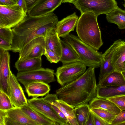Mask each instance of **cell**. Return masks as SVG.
<instances>
[{
  "label": "cell",
  "mask_w": 125,
  "mask_h": 125,
  "mask_svg": "<svg viewBox=\"0 0 125 125\" xmlns=\"http://www.w3.org/2000/svg\"><path fill=\"white\" fill-rule=\"evenodd\" d=\"M114 103L121 110L125 111V95L106 98Z\"/></svg>",
  "instance_id": "4dcf8cb0"
},
{
  "label": "cell",
  "mask_w": 125,
  "mask_h": 125,
  "mask_svg": "<svg viewBox=\"0 0 125 125\" xmlns=\"http://www.w3.org/2000/svg\"><path fill=\"white\" fill-rule=\"evenodd\" d=\"M46 102L52 103L61 110L67 118L68 125H79L74 111V108L58 98L56 94H46L43 98Z\"/></svg>",
  "instance_id": "4fadbf2b"
},
{
  "label": "cell",
  "mask_w": 125,
  "mask_h": 125,
  "mask_svg": "<svg viewBox=\"0 0 125 125\" xmlns=\"http://www.w3.org/2000/svg\"><path fill=\"white\" fill-rule=\"evenodd\" d=\"M124 2H125L123 4V5L124 6V7H125V0H124Z\"/></svg>",
  "instance_id": "bcb514c9"
},
{
  "label": "cell",
  "mask_w": 125,
  "mask_h": 125,
  "mask_svg": "<svg viewBox=\"0 0 125 125\" xmlns=\"http://www.w3.org/2000/svg\"><path fill=\"white\" fill-rule=\"evenodd\" d=\"M122 41L121 39L115 41L103 54L102 60L100 67L99 81L109 73L115 71L112 64V56L114 51L121 44Z\"/></svg>",
  "instance_id": "2e32d148"
},
{
  "label": "cell",
  "mask_w": 125,
  "mask_h": 125,
  "mask_svg": "<svg viewBox=\"0 0 125 125\" xmlns=\"http://www.w3.org/2000/svg\"><path fill=\"white\" fill-rule=\"evenodd\" d=\"M25 0L26 2L28 11L31 8L38 0Z\"/></svg>",
  "instance_id": "60d3db41"
},
{
  "label": "cell",
  "mask_w": 125,
  "mask_h": 125,
  "mask_svg": "<svg viewBox=\"0 0 125 125\" xmlns=\"http://www.w3.org/2000/svg\"><path fill=\"white\" fill-rule=\"evenodd\" d=\"M21 108L31 119L40 125H56L53 122L37 111L28 104Z\"/></svg>",
  "instance_id": "d4e9b609"
},
{
  "label": "cell",
  "mask_w": 125,
  "mask_h": 125,
  "mask_svg": "<svg viewBox=\"0 0 125 125\" xmlns=\"http://www.w3.org/2000/svg\"><path fill=\"white\" fill-rule=\"evenodd\" d=\"M6 111L0 110V125H4V120Z\"/></svg>",
  "instance_id": "b9f144b4"
},
{
  "label": "cell",
  "mask_w": 125,
  "mask_h": 125,
  "mask_svg": "<svg viewBox=\"0 0 125 125\" xmlns=\"http://www.w3.org/2000/svg\"><path fill=\"white\" fill-rule=\"evenodd\" d=\"M54 73L53 69L42 68L32 71L18 72L16 77L18 81L25 86L35 81L42 82L48 84L55 81Z\"/></svg>",
  "instance_id": "ba28073f"
},
{
  "label": "cell",
  "mask_w": 125,
  "mask_h": 125,
  "mask_svg": "<svg viewBox=\"0 0 125 125\" xmlns=\"http://www.w3.org/2000/svg\"><path fill=\"white\" fill-rule=\"evenodd\" d=\"M44 55L51 63H57L60 62V58L49 49H46Z\"/></svg>",
  "instance_id": "d6a6232c"
},
{
  "label": "cell",
  "mask_w": 125,
  "mask_h": 125,
  "mask_svg": "<svg viewBox=\"0 0 125 125\" xmlns=\"http://www.w3.org/2000/svg\"><path fill=\"white\" fill-rule=\"evenodd\" d=\"M0 37L5 40L11 44L12 38V29L0 27Z\"/></svg>",
  "instance_id": "1f68e13d"
},
{
  "label": "cell",
  "mask_w": 125,
  "mask_h": 125,
  "mask_svg": "<svg viewBox=\"0 0 125 125\" xmlns=\"http://www.w3.org/2000/svg\"><path fill=\"white\" fill-rule=\"evenodd\" d=\"M125 85V80L121 72L115 71L99 81L97 85L102 87L120 86Z\"/></svg>",
  "instance_id": "603a6c76"
},
{
  "label": "cell",
  "mask_w": 125,
  "mask_h": 125,
  "mask_svg": "<svg viewBox=\"0 0 125 125\" xmlns=\"http://www.w3.org/2000/svg\"><path fill=\"white\" fill-rule=\"evenodd\" d=\"M95 68L89 67L79 78L57 90L56 94L58 99L74 108L88 104L96 97Z\"/></svg>",
  "instance_id": "7a4b0ae2"
},
{
  "label": "cell",
  "mask_w": 125,
  "mask_h": 125,
  "mask_svg": "<svg viewBox=\"0 0 125 125\" xmlns=\"http://www.w3.org/2000/svg\"><path fill=\"white\" fill-rule=\"evenodd\" d=\"M121 73L122 75H123V77L125 80V71L122 72Z\"/></svg>",
  "instance_id": "ee69618b"
},
{
  "label": "cell",
  "mask_w": 125,
  "mask_h": 125,
  "mask_svg": "<svg viewBox=\"0 0 125 125\" xmlns=\"http://www.w3.org/2000/svg\"><path fill=\"white\" fill-rule=\"evenodd\" d=\"M85 125H94L93 114L91 111L87 118Z\"/></svg>",
  "instance_id": "ab89813d"
},
{
  "label": "cell",
  "mask_w": 125,
  "mask_h": 125,
  "mask_svg": "<svg viewBox=\"0 0 125 125\" xmlns=\"http://www.w3.org/2000/svg\"><path fill=\"white\" fill-rule=\"evenodd\" d=\"M9 89L10 98L15 107L21 108L28 104L27 99L16 77L10 71L9 80Z\"/></svg>",
  "instance_id": "8fae6325"
},
{
  "label": "cell",
  "mask_w": 125,
  "mask_h": 125,
  "mask_svg": "<svg viewBox=\"0 0 125 125\" xmlns=\"http://www.w3.org/2000/svg\"><path fill=\"white\" fill-rule=\"evenodd\" d=\"M11 44L7 40L0 37V49L5 51H11Z\"/></svg>",
  "instance_id": "e575fe53"
},
{
  "label": "cell",
  "mask_w": 125,
  "mask_h": 125,
  "mask_svg": "<svg viewBox=\"0 0 125 125\" xmlns=\"http://www.w3.org/2000/svg\"><path fill=\"white\" fill-rule=\"evenodd\" d=\"M90 109L99 108L107 111L116 115L121 110L113 102L106 99L95 97L89 103Z\"/></svg>",
  "instance_id": "44dd1931"
},
{
  "label": "cell",
  "mask_w": 125,
  "mask_h": 125,
  "mask_svg": "<svg viewBox=\"0 0 125 125\" xmlns=\"http://www.w3.org/2000/svg\"><path fill=\"white\" fill-rule=\"evenodd\" d=\"M107 21L116 24L121 29H125V11L118 7L106 14Z\"/></svg>",
  "instance_id": "4316f807"
},
{
  "label": "cell",
  "mask_w": 125,
  "mask_h": 125,
  "mask_svg": "<svg viewBox=\"0 0 125 125\" xmlns=\"http://www.w3.org/2000/svg\"><path fill=\"white\" fill-rule=\"evenodd\" d=\"M28 97L37 98L43 97L49 93L51 90L48 84L40 81H35L24 86Z\"/></svg>",
  "instance_id": "d6986e66"
},
{
  "label": "cell",
  "mask_w": 125,
  "mask_h": 125,
  "mask_svg": "<svg viewBox=\"0 0 125 125\" xmlns=\"http://www.w3.org/2000/svg\"><path fill=\"white\" fill-rule=\"evenodd\" d=\"M62 0H38L27 12L29 16H38L53 11L62 3Z\"/></svg>",
  "instance_id": "9a60e30c"
},
{
  "label": "cell",
  "mask_w": 125,
  "mask_h": 125,
  "mask_svg": "<svg viewBox=\"0 0 125 125\" xmlns=\"http://www.w3.org/2000/svg\"><path fill=\"white\" fill-rule=\"evenodd\" d=\"M58 21L53 12L38 16L27 15L23 20L12 29V38L11 51L19 52L34 39L44 36L50 29L55 27Z\"/></svg>",
  "instance_id": "6da1fadb"
},
{
  "label": "cell",
  "mask_w": 125,
  "mask_h": 125,
  "mask_svg": "<svg viewBox=\"0 0 125 125\" xmlns=\"http://www.w3.org/2000/svg\"><path fill=\"white\" fill-rule=\"evenodd\" d=\"M90 111L93 114L98 116L110 125L116 115L106 110L103 109L92 108Z\"/></svg>",
  "instance_id": "f1b7e54d"
},
{
  "label": "cell",
  "mask_w": 125,
  "mask_h": 125,
  "mask_svg": "<svg viewBox=\"0 0 125 125\" xmlns=\"http://www.w3.org/2000/svg\"><path fill=\"white\" fill-rule=\"evenodd\" d=\"M64 40L70 45L79 57L80 62L88 67H100L103 54L84 42L77 36L69 34L63 38Z\"/></svg>",
  "instance_id": "277c9868"
},
{
  "label": "cell",
  "mask_w": 125,
  "mask_h": 125,
  "mask_svg": "<svg viewBox=\"0 0 125 125\" xmlns=\"http://www.w3.org/2000/svg\"><path fill=\"white\" fill-rule=\"evenodd\" d=\"M15 107L9 96L0 90V110L7 111Z\"/></svg>",
  "instance_id": "f546056e"
},
{
  "label": "cell",
  "mask_w": 125,
  "mask_h": 125,
  "mask_svg": "<svg viewBox=\"0 0 125 125\" xmlns=\"http://www.w3.org/2000/svg\"><path fill=\"white\" fill-rule=\"evenodd\" d=\"M61 42L62 55L60 62L63 64L80 62L79 57L72 47L64 40H61Z\"/></svg>",
  "instance_id": "cb8c5ba5"
},
{
  "label": "cell",
  "mask_w": 125,
  "mask_h": 125,
  "mask_svg": "<svg viewBox=\"0 0 125 125\" xmlns=\"http://www.w3.org/2000/svg\"><path fill=\"white\" fill-rule=\"evenodd\" d=\"M97 18L92 12H86L81 14L77 21L76 31L81 40L98 50L103 42Z\"/></svg>",
  "instance_id": "3957f363"
},
{
  "label": "cell",
  "mask_w": 125,
  "mask_h": 125,
  "mask_svg": "<svg viewBox=\"0 0 125 125\" xmlns=\"http://www.w3.org/2000/svg\"><path fill=\"white\" fill-rule=\"evenodd\" d=\"M16 4L15 0H0V5L10 6Z\"/></svg>",
  "instance_id": "f35d334b"
},
{
  "label": "cell",
  "mask_w": 125,
  "mask_h": 125,
  "mask_svg": "<svg viewBox=\"0 0 125 125\" xmlns=\"http://www.w3.org/2000/svg\"><path fill=\"white\" fill-rule=\"evenodd\" d=\"M17 4L23 10L25 13L27 14L28 9L25 0H18Z\"/></svg>",
  "instance_id": "74e56055"
},
{
  "label": "cell",
  "mask_w": 125,
  "mask_h": 125,
  "mask_svg": "<svg viewBox=\"0 0 125 125\" xmlns=\"http://www.w3.org/2000/svg\"><path fill=\"white\" fill-rule=\"evenodd\" d=\"M42 57L23 61L18 60L15 62V67L18 72L32 71L42 68Z\"/></svg>",
  "instance_id": "484cf974"
},
{
  "label": "cell",
  "mask_w": 125,
  "mask_h": 125,
  "mask_svg": "<svg viewBox=\"0 0 125 125\" xmlns=\"http://www.w3.org/2000/svg\"><path fill=\"white\" fill-rule=\"evenodd\" d=\"M28 104L37 111L53 122L56 125H67L61 118L42 98L27 99Z\"/></svg>",
  "instance_id": "30bf717a"
},
{
  "label": "cell",
  "mask_w": 125,
  "mask_h": 125,
  "mask_svg": "<svg viewBox=\"0 0 125 125\" xmlns=\"http://www.w3.org/2000/svg\"><path fill=\"white\" fill-rule=\"evenodd\" d=\"M55 28L49 29L45 36L46 49L52 51L61 58L62 55L61 40Z\"/></svg>",
  "instance_id": "ac0fdd59"
},
{
  "label": "cell",
  "mask_w": 125,
  "mask_h": 125,
  "mask_svg": "<svg viewBox=\"0 0 125 125\" xmlns=\"http://www.w3.org/2000/svg\"><path fill=\"white\" fill-rule=\"evenodd\" d=\"M46 49L44 36H40L32 40L23 47L19 52L18 59L20 61L40 57L44 55Z\"/></svg>",
  "instance_id": "9c48e42d"
},
{
  "label": "cell",
  "mask_w": 125,
  "mask_h": 125,
  "mask_svg": "<svg viewBox=\"0 0 125 125\" xmlns=\"http://www.w3.org/2000/svg\"><path fill=\"white\" fill-rule=\"evenodd\" d=\"M81 14L86 12L96 16L109 13L118 7L115 0H75L73 3Z\"/></svg>",
  "instance_id": "5b68a950"
},
{
  "label": "cell",
  "mask_w": 125,
  "mask_h": 125,
  "mask_svg": "<svg viewBox=\"0 0 125 125\" xmlns=\"http://www.w3.org/2000/svg\"><path fill=\"white\" fill-rule=\"evenodd\" d=\"M124 95H125V85L104 87H101L97 85L96 97L106 99Z\"/></svg>",
  "instance_id": "7402d4cb"
},
{
  "label": "cell",
  "mask_w": 125,
  "mask_h": 125,
  "mask_svg": "<svg viewBox=\"0 0 125 125\" xmlns=\"http://www.w3.org/2000/svg\"><path fill=\"white\" fill-rule=\"evenodd\" d=\"M4 125H40L31 119L21 108H14L6 112Z\"/></svg>",
  "instance_id": "5bb4252c"
},
{
  "label": "cell",
  "mask_w": 125,
  "mask_h": 125,
  "mask_svg": "<svg viewBox=\"0 0 125 125\" xmlns=\"http://www.w3.org/2000/svg\"><path fill=\"white\" fill-rule=\"evenodd\" d=\"M78 18L76 13L74 12L58 21L55 28L59 37L64 38L71 32L74 31Z\"/></svg>",
  "instance_id": "e0dca14e"
},
{
  "label": "cell",
  "mask_w": 125,
  "mask_h": 125,
  "mask_svg": "<svg viewBox=\"0 0 125 125\" xmlns=\"http://www.w3.org/2000/svg\"><path fill=\"white\" fill-rule=\"evenodd\" d=\"M92 114L94 125H109L108 123L102 118L95 114L93 113Z\"/></svg>",
  "instance_id": "d590c367"
},
{
  "label": "cell",
  "mask_w": 125,
  "mask_h": 125,
  "mask_svg": "<svg viewBox=\"0 0 125 125\" xmlns=\"http://www.w3.org/2000/svg\"><path fill=\"white\" fill-rule=\"evenodd\" d=\"M75 0H62V3H72Z\"/></svg>",
  "instance_id": "7bdbcfd3"
},
{
  "label": "cell",
  "mask_w": 125,
  "mask_h": 125,
  "mask_svg": "<svg viewBox=\"0 0 125 125\" xmlns=\"http://www.w3.org/2000/svg\"><path fill=\"white\" fill-rule=\"evenodd\" d=\"M75 115L79 125H85L90 109L88 104H84L74 108Z\"/></svg>",
  "instance_id": "83f0119b"
},
{
  "label": "cell",
  "mask_w": 125,
  "mask_h": 125,
  "mask_svg": "<svg viewBox=\"0 0 125 125\" xmlns=\"http://www.w3.org/2000/svg\"><path fill=\"white\" fill-rule=\"evenodd\" d=\"M112 65L115 71H125V41H122L113 52L112 57Z\"/></svg>",
  "instance_id": "ffe728a7"
},
{
  "label": "cell",
  "mask_w": 125,
  "mask_h": 125,
  "mask_svg": "<svg viewBox=\"0 0 125 125\" xmlns=\"http://www.w3.org/2000/svg\"><path fill=\"white\" fill-rule=\"evenodd\" d=\"M16 2H17L18 0H15Z\"/></svg>",
  "instance_id": "7dc6e473"
},
{
  "label": "cell",
  "mask_w": 125,
  "mask_h": 125,
  "mask_svg": "<svg viewBox=\"0 0 125 125\" xmlns=\"http://www.w3.org/2000/svg\"><path fill=\"white\" fill-rule=\"evenodd\" d=\"M125 122V111L121 110L120 112L115 117L110 125H120Z\"/></svg>",
  "instance_id": "836d02e7"
},
{
  "label": "cell",
  "mask_w": 125,
  "mask_h": 125,
  "mask_svg": "<svg viewBox=\"0 0 125 125\" xmlns=\"http://www.w3.org/2000/svg\"><path fill=\"white\" fill-rule=\"evenodd\" d=\"M86 66L80 62L63 64L54 73L58 82L62 86L76 79L86 71Z\"/></svg>",
  "instance_id": "8992f818"
},
{
  "label": "cell",
  "mask_w": 125,
  "mask_h": 125,
  "mask_svg": "<svg viewBox=\"0 0 125 125\" xmlns=\"http://www.w3.org/2000/svg\"><path fill=\"white\" fill-rule=\"evenodd\" d=\"M27 15L17 4L10 6L0 5V27L12 28L22 21Z\"/></svg>",
  "instance_id": "52a82bcc"
},
{
  "label": "cell",
  "mask_w": 125,
  "mask_h": 125,
  "mask_svg": "<svg viewBox=\"0 0 125 125\" xmlns=\"http://www.w3.org/2000/svg\"><path fill=\"white\" fill-rule=\"evenodd\" d=\"M47 103L51 105L52 108L58 114L61 118L63 119L65 121L67 124V125H68L67 121V118L64 115L60 109L52 103L49 102Z\"/></svg>",
  "instance_id": "8d00e7d4"
},
{
  "label": "cell",
  "mask_w": 125,
  "mask_h": 125,
  "mask_svg": "<svg viewBox=\"0 0 125 125\" xmlns=\"http://www.w3.org/2000/svg\"><path fill=\"white\" fill-rule=\"evenodd\" d=\"M120 125H125V122L121 124Z\"/></svg>",
  "instance_id": "f6af8a7d"
},
{
  "label": "cell",
  "mask_w": 125,
  "mask_h": 125,
  "mask_svg": "<svg viewBox=\"0 0 125 125\" xmlns=\"http://www.w3.org/2000/svg\"><path fill=\"white\" fill-rule=\"evenodd\" d=\"M10 55L8 51L0 49V90L10 97L9 89Z\"/></svg>",
  "instance_id": "7c38bea8"
}]
</instances>
